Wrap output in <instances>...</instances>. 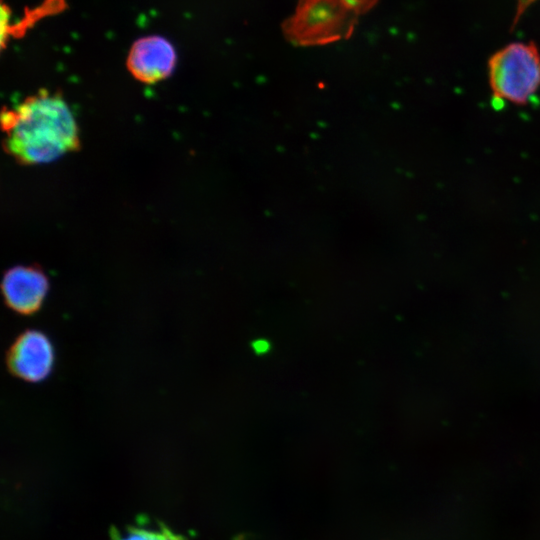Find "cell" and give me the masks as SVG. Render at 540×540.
<instances>
[{"instance_id":"cell-1","label":"cell","mask_w":540,"mask_h":540,"mask_svg":"<svg viewBox=\"0 0 540 540\" xmlns=\"http://www.w3.org/2000/svg\"><path fill=\"white\" fill-rule=\"evenodd\" d=\"M1 122L6 152L24 165L50 163L80 146L73 112L55 92L39 91L3 109Z\"/></svg>"},{"instance_id":"cell-2","label":"cell","mask_w":540,"mask_h":540,"mask_svg":"<svg viewBox=\"0 0 540 540\" xmlns=\"http://www.w3.org/2000/svg\"><path fill=\"white\" fill-rule=\"evenodd\" d=\"M377 0H298L283 31L298 45L327 44L351 35L358 19Z\"/></svg>"},{"instance_id":"cell-3","label":"cell","mask_w":540,"mask_h":540,"mask_svg":"<svg viewBox=\"0 0 540 540\" xmlns=\"http://www.w3.org/2000/svg\"><path fill=\"white\" fill-rule=\"evenodd\" d=\"M489 83L497 100L522 105L540 88V53L528 42H513L488 61Z\"/></svg>"},{"instance_id":"cell-4","label":"cell","mask_w":540,"mask_h":540,"mask_svg":"<svg viewBox=\"0 0 540 540\" xmlns=\"http://www.w3.org/2000/svg\"><path fill=\"white\" fill-rule=\"evenodd\" d=\"M176 65L173 45L164 37L150 35L141 37L131 46L127 68L134 78L146 84H154L169 77Z\"/></svg>"},{"instance_id":"cell-5","label":"cell","mask_w":540,"mask_h":540,"mask_svg":"<svg viewBox=\"0 0 540 540\" xmlns=\"http://www.w3.org/2000/svg\"><path fill=\"white\" fill-rule=\"evenodd\" d=\"M55 354L50 339L41 331L22 333L9 352V366L21 379L39 382L52 371Z\"/></svg>"},{"instance_id":"cell-6","label":"cell","mask_w":540,"mask_h":540,"mask_svg":"<svg viewBox=\"0 0 540 540\" xmlns=\"http://www.w3.org/2000/svg\"><path fill=\"white\" fill-rule=\"evenodd\" d=\"M48 286L46 275L32 266H15L5 273L2 280L7 305L20 314L38 310L47 295Z\"/></svg>"},{"instance_id":"cell-7","label":"cell","mask_w":540,"mask_h":540,"mask_svg":"<svg viewBox=\"0 0 540 540\" xmlns=\"http://www.w3.org/2000/svg\"><path fill=\"white\" fill-rule=\"evenodd\" d=\"M160 533H154L142 529H132L121 535H118L114 540H159Z\"/></svg>"},{"instance_id":"cell-8","label":"cell","mask_w":540,"mask_h":540,"mask_svg":"<svg viewBox=\"0 0 540 540\" xmlns=\"http://www.w3.org/2000/svg\"><path fill=\"white\" fill-rule=\"evenodd\" d=\"M159 540H182V539H179L177 536L171 534L168 531H164V532L160 533V539Z\"/></svg>"}]
</instances>
